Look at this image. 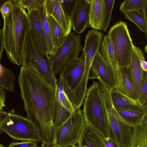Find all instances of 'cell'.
Instances as JSON below:
<instances>
[{"label": "cell", "mask_w": 147, "mask_h": 147, "mask_svg": "<svg viewBox=\"0 0 147 147\" xmlns=\"http://www.w3.org/2000/svg\"><path fill=\"white\" fill-rule=\"evenodd\" d=\"M6 97L5 89L0 87V111H3V108L5 106Z\"/></svg>", "instance_id": "cell-35"}, {"label": "cell", "mask_w": 147, "mask_h": 147, "mask_svg": "<svg viewBox=\"0 0 147 147\" xmlns=\"http://www.w3.org/2000/svg\"><path fill=\"white\" fill-rule=\"evenodd\" d=\"M121 119L133 127L147 121V109L145 108H117Z\"/></svg>", "instance_id": "cell-17"}, {"label": "cell", "mask_w": 147, "mask_h": 147, "mask_svg": "<svg viewBox=\"0 0 147 147\" xmlns=\"http://www.w3.org/2000/svg\"><path fill=\"white\" fill-rule=\"evenodd\" d=\"M125 18L133 22L142 32L147 38V18L142 12L139 11H131L125 14Z\"/></svg>", "instance_id": "cell-27"}, {"label": "cell", "mask_w": 147, "mask_h": 147, "mask_svg": "<svg viewBox=\"0 0 147 147\" xmlns=\"http://www.w3.org/2000/svg\"><path fill=\"white\" fill-rule=\"evenodd\" d=\"M59 1L64 13L70 17L76 0H59Z\"/></svg>", "instance_id": "cell-32"}, {"label": "cell", "mask_w": 147, "mask_h": 147, "mask_svg": "<svg viewBox=\"0 0 147 147\" xmlns=\"http://www.w3.org/2000/svg\"><path fill=\"white\" fill-rule=\"evenodd\" d=\"M140 64L142 70L145 71H147V63L145 58H142L140 60Z\"/></svg>", "instance_id": "cell-38"}, {"label": "cell", "mask_w": 147, "mask_h": 147, "mask_svg": "<svg viewBox=\"0 0 147 147\" xmlns=\"http://www.w3.org/2000/svg\"><path fill=\"white\" fill-rule=\"evenodd\" d=\"M111 96L113 104L115 109L145 108L141 105L138 100L125 95L116 88L111 89Z\"/></svg>", "instance_id": "cell-20"}, {"label": "cell", "mask_w": 147, "mask_h": 147, "mask_svg": "<svg viewBox=\"0 0 147 147\" xmlns=\"http://www.w3.org/2000/svg\"><path fill=\"white\" fill-rule=\"evenodd\" d=\"M40 147H44V143H42V144L41 145Z\"/></svg>", "instance_id": "cell-42"}, {"label": "cell", "mask_w": 147, "mask_h": 147, "mask_svg": "<svg viewBox=\"0 0 147 147\" xmlns=\"http://www.w3.org/2000/svg\"><path fill=\"white\" fill-rule=\"evenodd\" d=\"M13 0H8L4 3L0 8V11L2 15L4 22L10 13L11 10Z\"/></svg>", "instance_id": "cell-33"}, {"label": "cell", "mask_w": 147, "mask_h": 147, "mask_svg": "<svg viewBox=\"0 0 147 147\" xmlns=\"http://www.w3.org/2000/svg\"><path fill=\"white\" fill-rule=\"evenodd\" d=\"M105 147H119L113 141L107 136L104 138Z\"/></svg>", "instance_id": "cell-36"}, {"label": "cell", "mask_w": 147, "mask_h": 147, "mask_svg": "<svg viewBox=\"0 0 147 147\" xmlns=\"http://www.w3.org/2000/svg\"><path fill=\"white\" fill-rule=\"evenodd\" d=\"M38 9L42 27L47 41L48 54L49 55H51L55 53L56 50L47 20L44 3Z\"/></svg>", "instance_id": "cell-21"}, {"label": "cell", "mask_w": 147, "mask_h": 147, "mask_svg": "<svg viewBox=\"0 0 147 147\" xmlns=\"http://www.w3.org/2000/svg\"><path fill=\"white\" fill-rule=\"evenodd\" d=\"M15 79L12 71L1 65L0 62V87L10 92H14Z\"/></svg>", "instance_id": "cell-25"}, {"label": "cell", "mask_w": 147, "mask_h": 147, "mask_svg": "<svg viewBox=\"0 0 147 147\" xmlns=\"http://www.w3.org/2000/svg\"><path fill=\"white\" fill-rule=\"evenodd\" d=\"M59 79L56 88V100L62 106L72 114L76 111L64 91L63 78L60 77Z\"/></svg>", "instance_id": "cell-26"}, {"label": "cell", "mask_w": 147, "mask_h": 147, "mask_svg": "<svg viewBox=\"0 0 147 147\" xmlns=\"http://www.w3.org/2000/svg\"><path fill=\"white\" fill-rule=\"evenodd\" d=\"M8 0H0V8L2 5Z\"/></svg>", "instance_id": "cell-40"}, {"label": "cell", "mask_w": 147, "mask_h": 147, "mask_svg": "<svg viewBox=\"0 0 147 147\" xmlns=\"http://www.w3.org/2000/svg\"><path fill=\"white\" fill-rule=\"evenodd\" d=\"M145 49H146V48H145Z\"/></svg>", "instance_id": "cell-44"}, {"label": "cell", "mask_w": 147, "mask_h": 147, "mask_svg": "<svg viewBox=\"0 0 147 147\" xmlns=\"http://www.w3.org/2000/svg\"><path fill=\"white\" fill-rule=\"evenodd\" d=\"M0 26H1V24H0Z\"/></svg>", "instance_id": "cell-46"}, {"label": "cell", "mask_w": 147, "mask_h": 147, "mask_svg": "<svg viewBox=\"0 0 147 147\" xmlns=\"http://www.w3.org/2000/svg\"><path fill=\"white\" fill-rule=\"evenodd\" d=\"M109 32L113 45L116 66L128 67L134 45L126 24L118 22L111 27Z\"/></svg>", "instance_id": "cell-8"}, {"label": "cell", "mask_w": 147, "mask_h": 147, "mask_svg": "<svg viewBox=\"0 0 147 147\" xmlns=\"http://www.w3.org/2000/svg\"><path fill=\"white\" fill-rule=\"evenodd\" d=\"M44 147H57L54 144L53 142H51L48 144H45L44 143Z\"/></svg>", "instance_id": "cell-39"}, {"label": "cell", "mask_w": 147, "mask_h": 147, "mask_svg": "<svg viewBox=\"0 0 147 147\" xmlns=\"http://www.w3.org/2000/svg\"><path fill=\"white\" fill-rule=\"evenodd\" d=\"M36 143L33 141H24L11 143L9 147H34L37 146Z\"/></svg>", "instance_id": "cell-34"}, {"label": "cell", "mask_w": 147, "mask_h": 147, "mask_svg": "<svg viewBox=\"0 0 147 147\" xmlns=\"http://www.w3.org/2000/svg\"><path fill=\"white\" fill-rule=\"evenodd\" d=\"M30 29L38 48L42 55L48 59L47 41L42 29L38 9L28 10Z\"/></svg>", "instance_id": "cell-13"}, {"label": "cell", "mask_w": 147, "mask_h": 147, "mask_svg": "<svg viewBox=\"0 0 147 147\" xmlns=\"http://www.w3.org/2000/svg\"><path fill=\"white\" fill-rule=\"evenodd\" d=\"M13 6L4 22L3 45L8 58L15 64L22 65V53L26 36L30 25L25 9L12 1Z\"/></svg>", "instance_id": "cell-2"}, {"label": "cell", "mask_w": 147, "mask_h": 147, "mask_svg": "<svg viewBox=\"0 0 147 147\" xmlns=\"http://www.w3.org/2000/svg\"><path fill=\"white\" fill-rule=\"evenodd\" d=\"M99 52L102 57L114 68L116 66L114 48L111 36L108 32L104 35L100 47Z\"/></svg>", "instance_id": "cell-22"}, {"label": "cell", "mask_w": 147, "mask_h": 147, "mask_svg": "<svg viewBox=\"0 0 147 147\" xmlns=\"http://www.w3.org/2000/svg\"><path fill=\"white\" fill-rule=\"evenodd\" d=\"M137 100L142 106L147 109V72L143 70L141 88Z\"/></svg>", "instance_id": "cell-30"}, {"label": "cell", "mask_w": 147, "mask_h": 147, "mask_svg": "<svg viewBox=\"0 0 147 147\" xmlns=\"http://www.w3.org/2000/svg\"><path fill=\"white\" fill-rule=\"evenodd\" d=\"M90 5V0H76L70 18L76 34L83 32L88 26Z\"/></svg>", "instance_id": "cell-12"}, {"label": "cell", "mask_w": 147, "mask_h": 147, "mask_svg": "<svg viewBox=\"0 0 147 147\" xmlns=\"http://www.w3.org/2000/svg\"><path fill=\"white\" fill-rule=\"evenodd\" d=\"M45 0H16L20 6L28 11L38 9L44 3Z\"/></svg>", "instance_id": "cell-31"}, {"label": "cell", "mask_w": 147, "mask_h": 147, "mask_svg": "<svg viewBox=\"0 0 147 147\" xmlns=\"http://www.w3.org/2000/svg\"><path fill=\"white\" fill-rule=\"evenodd\" d=\"M22 66L31 69L56 88L58 80L53 73L49 59L44 57L39 51L30 28L25 37Z\"/></svg>", "instance_id": "cell-5"}, {"label": "cell", "mask_w": 147, "mask_h": 147, "mask_svg": "<svg viewBox=\"0 0 147 147\" xmlns=\"http://www.w3.org/2000/svg\"><path fill=\"white\" fill-rule=\"evenodd\" d=\"M115 69L117 81V89L125 95L137 100L128 67L116 66Z\"/></svg>", "instance_id": "cell-16"}, {"label": "cell", "mask_w": 147, "mask_h": 147, "mask_svg": "<svg viewBox=\"0 0 147 147\" xmlns=\"http://www.w3.org/2000/svg\"><path fill=\"white\" fill-rule=\"evenodd\" d=\"M34 147H38V146H36Z\"/></svg>", "instance_id": "cell-45"}, {"label": "cell", "mask_w": 147, "mask_h": 147, "mask_svg": "<svg viewBox=\"0 0 147 147\" xmlns=\"http://www.w3.org/2000/svg\"><path fill=\"white\" fill-rule=\"evenodd\" d=\"M4 50L3 30L0 28V59L2 56V52Z\"/></svg>", "instance_id": "cell-37"}, {"label": "cell", "mask_w": 147, "mask_h": 147, "mask_svg": "<svg viewBox=\"0 0 147 147\" xmlns=\"http://www.w3.org/2000/svg\"><path fill=\"white\" fill-rule=\"evenodd\" d=\"M104 8L101 30L105 32L107 30L111 20L115 0H103Z\"/></svg>", "instance_id": "cell-29"}, {"label": "cell", "mask_w": 147, "mask_h": 147, "mask_svg": "<svg viewBox=\"0 0 147 147\" xmlns=\"http://www.w3.org/2000/svg\"><path fill=\"white\" fill-rule=\"evenodd\" d=\"M47 18L56 52L65 42L67 36L65 34L59 25L51 16L47 15Z\"/></svg>", "instance_id": "cell-23"}, {"label": "cell", "mask_w": 147, "mask_h": 147, "mask_svg": "<svg viewBox=\"0 0 147 147\" xmlns=\"http://www.w3.org/2000/svg\"><path fill=\"white\" fill-rule=\"evenodd\" d=\"M144 58L142 50L134 45L131 61L128 67L137 100L140 94L142 81V70L140 65V60Z\"/></svg>", "instance_id": "cell-15"}, {"label": "cell", "mask_w": 147, "mask_h": 147, "mask_svg": "<svg viewBox=\"0 0 147 147\" xmlns=\"http://www.w3.org/2000/svg\"><path fill=\"white\" fill-rule=\"evenodd\" d=\"M18 81L27 118L36 126L42 143L52 142L56 89L34 71L22 66Z\"/></svg>", "instance_id": "cell-1"}, {"label": "cell", "mask_w": 147, "mask_h": 147, "mask_svg": "<svg viewBox=\"0 0 147 147\" xmlns=\"http://www.w3.org/2000/svg\"><path fill=\"white\" fill-rule=\"evenodd\" d=\"M80 34L71 32L62 45L55 54L49 55V63L54 75L60 76L77 61L83 49Z\"/></svg>", "instance_id": "cell-6"}, {"label": "cell", "mask_w": 147, "mask_h": 147, "mask_svg": "<svg viewBox=\"0 0 147 147\" xmlns=\"http://www.w3.org/2000/svg\"><path fill=\"white\" fill-rule=\"evenodd\" d=\"M90 8L88 26L97 30L102 28L103 8V0H90Z\"/></svg>", "instance_id": "cell-19"}, {"label": "cell", "mask_w": 147, "mask_h": 147, "mask_svg": "<svg viewBox=\"0 0 147 147\" xmlns=\"http://www.w3.org/2000/svg\"></svg>", "instance_id": "cell-47"}, {"label": "cell", "mask_w": 147, "mask_h": 147, "mask_svg": "<svg viewBox=\"0 0 147 147\" xmlns=\"http://www.w3.org/2000/svg\"><path fill=\"white\" fill-rule=\"evenodd\" d=\"M133 128L130 147H147V121Z\"/></svg>", "instance_id": "cell-24"}, {"label": "cell", "mask_w": 147, "mask_h": 147, "mask_svg": "<svg viewBox=\"0 0 147 147\" xmlns=\"http://www.w3.org/2000/svg\"><path fill=\"white\" fill-rule=\"evenodd\" d=\"M95 79L110 89L117 88L115 68L102 57L99 52L93 59L88 77V79Z\"/></svg>", "instance_id": "cell-10"}, {"label": "cell", "mask_w": 147, "mask_h": 147, "mask_svg": "<svg viewBox=\"0 0 147 147\" xmlns=\"http://www.w3.org/2000/svg\"><path fill=\"white\" fill-rule=\"evenodd\" d=\"M109 122L108 137L119 147H130L133 128L120 118L114 107L111 95L102 97Z\"/></svg>", "instance_id": "cell-7"}, {"label": "cell", "mask_w": 147, "mask_h": 147, "mask_svg": "<svg viewBox=\"0 0 147 147\" xmlns=\"http://www.w3.org/2000/svg\"><path fill=\"white\" fill-rule=\"evenodd\" d=\"M62 147H78L76 145H69L67 146H64Z\"/></svg>", "instance_id": "cell-41"}, {"label": "cell", "mask_w": 147, "mask_h": 147, "mask_svg": "<svg viewBox=\"0 0 147 147\" xmlns=\"http://www.w3.org/2000/svg\"><path fill=\"white\" fill-rule=\"evenodd\" d=\"M0 129L11 138L23 141L42 142L35 125L27 118L15 113L0 111Z\"/></svg>", "instance_id": "cell-4"}, {"label": "cell", "mask_w": 147, "mask_h": 147, "mask_svg": "<svg viewBox=\"0 0 147 147\" xmlns=\"http://www.w3.org/2000/svg\"><path fill=\"white\" fill-rule=\"evenodd\" d=\"M84 65L83 51L77 61L66 69L60 77L63 80L64 91L68 98L71 94L78 86L82 78Z\"/></svg>", "instance_id": "cell-11"}, {"label": "cell", "mask_w": 147, "mask_h": 147, "mask_svg": "<svg viewBox=\"0 0 147 147\" xmlns=\"http://www.w3.org/2000/svg\"><path fill=\"white\" fill-rule=\"evenodd\" d=\"M85 123L82 111H75L68 119L55 129L53 142L57 147L78 143Z\"/></svg>", "instance_id": "cell-9"}, {"label": "cell", "mask_w": 147, "mask_h": 147, "mask_svg": "<svg viewBox=\"0 0 147 147\" xmlns=\"http://www.w3.org/2000/svg\"><path fill=\"white\" fill-rule=\"evenodd\" d=\"M146 4L147 0H125L121 4L119 10L124 14L131 11H141Z\"/></svg>", "instance_id": "cell-28"}, {"label": "cell", "mask_w": 147, "mask_h": 147, "mask_svg": "<svg viewBox=\"0 0 147 147\" xmlns=\"http://www.w3.org/2000/svg\"><path fill=\"white\" fill-rule=\"evenodd\" d=\"M82 111L85 123L104 138L108 136L109 122L98 82L94 81L87 89Z\"/></svg>", "instance_id": "cell-3"}, {"label": "cell", "mask_w": 147, "mask_h": 147, "mask_svg": "<svg viewBox=\"0 0 147 147\" xmlns=\"http://www.w3.org/2000/svg\"><path fill=\"white\" fill-rule=\"evenodd\" d=\"M0 147H5L2 144H0Z\"/></svg>", "instance_id": "cell-43"}, {"label": "cell", "mask_w": 147, "mask_h": 147, "mask_svg": "<svg viewBox=\"0 0 147 147\" xmlns=\"http://www.w3.org/2000/svg\"><path fill=\"white\" fill-rule=\"evenodd\" d=\"M44 5L47 14L55 19L67 36L71 32V19L64 13L59 0H45Z\"/></svg>", "instance_id": "cell-14"}, {"label": "cell", "mask_w": 147, "mask_h": 147, "mask_svg": "<svg viewBox=\"0 0 147 147\" xmlns=\"http://www.w3.org/2000/svg\"><path fill=\"white\" fill-rule=\"evenodd\" d=\"M78 147H105L104 137L85 123L78 142Z\"/></svg>", "instance_id": "cell-18"}]
</instances>
